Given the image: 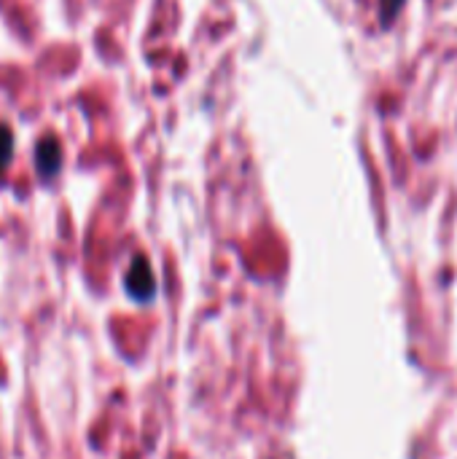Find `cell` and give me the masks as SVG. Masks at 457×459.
<instances>
[{
	"label": "cell",
	"instance_id": "3957f363",
	"mask_svg": "<svg viewBox=\"0 0 457 459\" xmlns=\"http://www.w3.org/2000/svg\"><path fill=\"white\" fill-rule=\"evenodd\" d=\"M13 156V134L8 126H0V167H8Z\"/></svg>",
	"mask_w": 457,
	"mask_h": 459
},
{
	"label": "cell",
	"instance_id": "277c9868",
	"mask_svg": "<svg viewBox=\"0 0 457 459\" xmlns=\"http://www.w3.org/2000/svg\"><path fill=\"white\" fill-rule=\"evenodd\" d=\"M404 0H380V19H382V27H391L393 19L399 16Z\"/></svg>",
	"mask_w": 457,
	"mask_h": 459
},
{
	"label": "cell",
	"instance_id": "7a4b0ae2",
	"mask_svg": "<svg viewBox=\"0 0 457 459\" xmlns=\"http://www.w3.org/2000/svg\"><path fill=\"white\" fill-rule=\"evenodd\" d=\"M35 167L40 175H57L62 167V145L54 134L40 137V143L35 145Z\"/></svg>",
	"mask_w": 457,
	"mask_h": 459
},
{
	"label": "cell",
	"instance_id": "6da1fadb",
	"mask_svg": "<svg viewBox=\"0 0 457 459\" xmlns=\"http://www.w3.org/2000/svg\"><path fill=\"white\" fill-rule=\"evenodd\" d=\"M124 290L137 304H151L156 296V280L151 272V264L145 255H135L127 274H124Z\"/></svg>",
	"mask_w": 457,
	"mask_h": 459
}]
</instances>
